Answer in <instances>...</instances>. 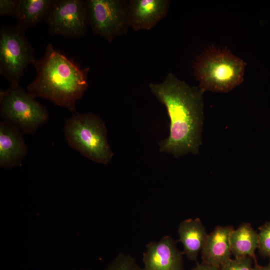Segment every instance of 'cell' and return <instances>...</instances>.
Returning a JSON list of instances; mask_svg holds the SVG:
<instances>
[{
    "mask_svg": "<svg viewBox=\"0 0 270 270\" xmlns=\"http://www.w3.org/2000/svg\"><path fill=\"white\" fill-rule=\"evenodd\" d=\"M24 34L16 26L0 29V74L10 85L20 84L25 70L35 59L34 49Z\"/></svg>",
    "mask_w": 270,
    "mask_h": 270,
    "instance_id": "8992f818",
    "label": "cell"
},
{
    "mask_svg": "<svg viewBox=\"0 0 270 270\" xmlns=\"http://www.w3.org/2000/svg\"><path fill=\"white\" fill-rule=\"evenodd\" d=\"M176 242L169 236L160 241L146 245L143 262L145 270H184L182 252L176 246Z\"/></svg>",
    "mask_w": 270,
    "mask_h": 270,
    "instance_id": "9c48e42d",
    "label": "cell"
},
{
    "mask_svg": "<svg viewBox=\"0 0 270 270\" xmlns=\"http://www.w3.org/2000/svg\"><path fill=\"white\" fill-rule=\"evenodd\" d=\"M18 0H0V16H14Z\"/></svg>",
    "mask_w": 270,
    "mask_h": 270,
    "instance_id": "ac0fdd59",
    "label": "cell"
},
{
    "mask_svg": "<svg viewBox=\"0 0 270 270\" xmlns=\"http://www.w3.org/2000/svg\"><path fill=\"white\" fill-rule=\"evenodd\" d=\"M148 87L166 107L170 120V134L159 142L160 152L175 158L198 154L202 144L204 92L172 72L162 82L150 83Z\"/></svg>",
    "mask_w": 270,
    "mask_h": 270,
    "instance_id": "6da1fadb",
    "label": "cell"
},
{
    "mask_svg": "<svg viewBox=\"0 0 270 270\" xmlns=\"http://www.w3.org/2000/svg\"><path fill=\"white\" fill-rule=\"evenodd\" d=\"M234 229L232 226H218L208 234L201 251L202 262L220 266L230 258V238Z\"/></svg>",
    "mask_w": 270,
    "mask_h": 270,
    "instance_id": "7c38bea8",
    "label": "cell"
},
{
    "mask_svg": "<svg viewBox=\"0 0 270 270\" xmlns=\"http://www.w3.org/2000/svg\"><path fill=\"white\" fill-rule=\"evenodd\" d=\"M28 152L22 132L5 122H0V166L10 168L21 164Z\"/></svg>",
    "mask_w": 270,
    "mask_h": 270,
    "instance_id": "8fae6325",
    "label": "cell"
},
{
    "mask_svg": "<svg viewBox=\"0 0 270 270\" xmlns=\"http://www.w3.org/2000/svg\"><path fill=\"white\" fill-rule=\"evenodd\" d=\"M44 20L52 36L82 38L89 24L86 2L54 0Z\"/></svg>",
    "mask_w": 270,
    "mask_h": 270,
    "instance_id": "ba28073f",
    "label": "cell"
},
{
    "mask_svg": "<svg viewBox=\"0 0 270 270\" xmlns=\"http://www.w3.org/2000/svg\"><path fill=\"white\" fill-rule=\"evenodd\" d=\"M254 262L252 270H270V260L267 265L264 266L259 265L256 260H254Z\"/></svg>",
    "mask_w": 270,
    "mask_h": 270,
    "instance_id": "ffe728a7",
    "label": "cell"
},
{
    "mask_svg": "<svg viewBox=\"0 0 270 270\" xmlns=\"http://www.w3.org/2000/svg\"><path fill=\"white\" fill-rule=\"evenodd\" d=\"M191 270H220V266L207 264L204 262L197 263Z\"/></svg>",
    "mask_w": 270,
    "mask_h": 270,
    "instance_id": "d6986e66",
    "label": "cell"
},
{
    "mask_svg": "<svg viewBox=\"0 0 270 270\" xmlns=\"http://www.w3.org/2000/svg\"><path fill=\"white\" fill-rule=\"evenodd\" d=\"M258 230L259 253L264 257L270 258V221L265 222Z\"/></svg>",
    "mask_w": 270,
    "mask_h": 270,
    "instance_id": "2e32d148",
    "label": "cell"
},
{
    "mask_svg": "<svg viewBox=\"0 0 270 270\" xmlns=\"http://www.w3.org/2000/svg\"><path fill=\"white\" fill-rule=\"evenodd\" d=\"M179 239L184 247L183 254L190 260L197 262L198 256L206 242L208 234L199 218L181 222L178 228Z\"/></svg>",
    "mask_w": 270,
    "mask_h": 270,
    "instance_id": "4fadbf2b",
    "label": "cell"
},
{
    "mask_svg": "<svg viewBox=\"0 0 270 270\" xmlns=\"http://www.w3.org/2000/svg\"><path fill=\"white\" fill-rule=\"evenodd\" d=\"M0 115L24 134H34L48 119L46 108L20 84L0 90Z\"/></svg>",
    "mask_w": 270,
    "mask_h": 270,
    "instance_id": "5b68a950",
    "label": "cell"
},
{
    "mask_svg": "<svg viewBox=\"0 0 270 270\" xmlns=\"http://www.w3.org/2000/svg\"><path fill=\"white\" fill-rule=\"evenodd\" d=\"M253 260L248 256L230 258L220 266V270H252Z\"/></svg>",
    "mask_w": 270,
    "mask_h": 270,
    "instance_id": "e0dca14e",
    "label": "cell"
},
{
    "mask_svg": "<svg viewBox=\"0 0 270 270\" xmlns=\"http://www.w3.org/2000/svg\"><path fill=\"white\" fill-rule=\"evenodd\" d=\"M64 134L70 147L93 162L106 164L114 156L105 124L92 112L72 115L65 123Z\"/></svg>",
    "mask_w": 270,
    "mask_h": 270,
    "instance_id": "277c9868",
    "label": "cell"
},
{
    "mask_svg": "<svg viewBox=\"0 0 270 270\" xmlns=\"http://www.w3.org/2000/svg\"><path fill=\"white\" fill-rule=\"evenodd\" d=\"M89 24L94 35L112 42L127 34L130 27L128 3L125 0H86Z\"/></svg>",
    "mask_w": 270,
    "mask_h": 270,
    "instance_id": "52a82bcc",
    "label": "cell"
},
{
    "mask_svg": "<svg viewBox=\"0 0 270 270\" xmlns=\"http://www.w3.org/2000/svg\"><path fill=\"white\" fill-rule=\"evenodd\" d=\"M246 66L230 50L213 48L196 59L194 74L202 92H228L242 82Z\"/></svg>",
    "mask_w": 270,
    "mask_h": 270,
    "instance_id": "3957f363",
    "label": "cell"
},
{
    "mask_svg": "<svg viewBox=\"0 0 270 270\" xmlns=\"http://www.w3.org/2000/svg\"><path fill=\"white\" fill-rule=\"evenodd\" d=\"M230 240L232 254L234 258L248 256L256 260L255 251L258 248V233L250 223H242L234 229Z\"/></svg>",
    "mask_w": 270,
    "mask_h": 270,
    "instance_id": "9a60e30c",
    "label": "cell"
},
{
    "mask_svg": "<svg viewBox=\"0 0 270 270\" xmlns=\"http://www.w3.org/2000/svg\"><path fill=\"white\" fill-rule=\"evenodd\" d=\"M32 64L36 75L28 85L27 91L36 98L48 100L56 106L76 112V103L88 86L90 68H81L51 43L46 46L43 56L34 59Z\"/></svg>",
    "mask_w": 270,
    "mask_h": 270,
    "instance_id": "7a4b0ae2",
    "label": "cell"
},
{
    "mask_svg": "<svg viewBox=\"0 0 270 270\" xmlns=\"http://www.w3.org/2000/svg\"><path fill=\"white\" fill-rule=\"evenodd\" d=\"M54 0H18L14 18L24 31L44 20Z\"/></svg>",
    "mask_w": 270,
    "mask_h": 270,
    "instance_id": "5bb4252c",
    "label": "cell"
},
{
    "mask_svg": "<svg viewBox=\"0 0 270 270\" xmlns=\"http://www.w3.org/2000/svg\"><path fill=\"white\" fill-rule=\"evenodd\" d=\"M168 0H131L128 3V20L134 30H150L165 17Z\"/></svg>",
    "mask_w": 270,
    "mask_h": 270,
    "instance_id": "30bf717a",
    "label": "cell"
}]
</instances>
